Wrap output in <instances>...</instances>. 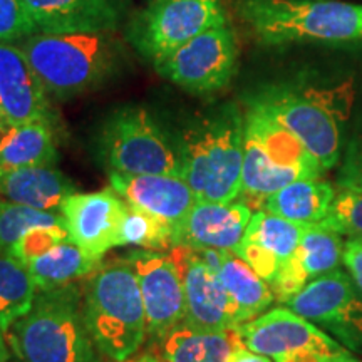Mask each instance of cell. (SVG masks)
<instances>
[{"label":"cell","instance_id":"cell-1","mask_svg":"<svg viewBox=\"0 0 362 362\" xmlns=\"http://www.w3.org/2000/svg\"><path fill=\"white\" fill-rule=\"evenodd\" d=\"M175 139L180 176L198 200H238L245 153V115L238 104L223 103L198 112Z\"/></svg>","mask_w":362,"mask_h":362},{"label":"cell","instance_id":"cell-2","mask_svg":"<svg viewBox=\"0 0 362 362\" xmlns=\"http://www.w3.org/2000/svg\"><path fill=\"white\" fill-rule=\"evenodd\" d=\"M29 59L45 90L59 101L79 96L103 86L121 69L124 44L115 30L103 33H35L22 39Z\"/></svg>","mask_w":362,"mask_h":362},{"label":"cell","instance_id":"cell-3","mask_svg":"<svg viewBox=\"0 0 362 362\" xmlns=\"http://www.w3.org/2000/svg\"><path fill=\"white\" fill-rule=\"evenodd\" d=\"M351 101L347 84H267L247 98V107L265 112L296 134L327 171L341 161Z\"/></svg>","mask_w":362,"mask_h":362},{"label":"cell","instance_id":"cell-4","mask_svg":"<svg viewBox=\"0 0 362 362\" xmlns=\"http://www.w3.org/2000/svg\"><path fill=\"white\" fill-rule=\"evenodd\" d=\"M264 45L362 42V6L337 0H233Z\"/></svg>","mask_w":362,"mask_h":362},{"label":"cell","instance_id":"cell-5","mask_svg":"<svg viewBox=\"0 0 362 362\" xmlns=\"http://www.w3.org/2000/svg\"><path fill=\"white\" fill-rule=\"evenodd\" d=\"M21 362H101L74 285L39 291L34 304L6 330Z\"/></svg>","mask_w":362,"mask_h":362},{"label":"cell","instance_id":"cell-6","mask_svg":"<svg viewBox=\"0 0 362 362\" xmlns=\"http://www.w3.org/2000/svg\"><path fill=\"white\" fill-rule=\"evenodd\" d=\"M83 314L103 357L121 361L139 351L148 336L146 310L138 279L128 262L101 265L90 274Z\"/></svg>","mask_w":362,"mask_h":362},{"label":"cell","instance_id":"cell-7","mask_svg":"<svg viewBox=\"0 0 362 362\" xmlns=\"http://www.w3.org/2000/svg\"><path fill=\"white\" fill-rule=\"evenodd\" d=\"M324 166L296 134L265 112L247 107L242 194L264 203L267 197L304 178H320Z\"/></svg>","mask_w":362,"mask_h":362},{"label":"cell","instance_id":"cell-8","mask_svg":"<svg viewBox=\"0 0 362 362\" xmlns=\"http://www.w3.org/2000/svg\"><path fill=\"white\" fill-rule=\"evenodd\" d=\"M99 155L107 171L180 176L175 134L143 106H121L104 119Z\"/></svg>","mask_w":362,"mask_h":362},{"label":"cell","instance_id":"cell-9","mask_svg":"<svg viewBox=\"0 0 362 362\" xmlns=\"http://www.w3.org/2000/svg\"><path fill=\"white\" fill-rule=\"evenodd\" d=\"M228 24L221 0H149L126 27V40L155 64L197 35Z\"/></svg>","mask_w":362,"mask_h":362},{"label":"cell","instance_id":"cell-10","mask_svg":"<svg viewBox=\"0 0 362 362\" xmlns=\"http://www.w3.org/2000/svg\"><path fill=\"white\" fill-rule=\"evenodd\" d=\"M237 62V37L226 24L188 40L153 67L158 74L188 93L211 94L230 84Z\"/></svg>","mask_w":362,"mask_h":362},{"label":"cell","instance_id":"cell-11","mask_svg":"<svg viewBox=\"0 0 362 362\" xmlns=\"http://www.w3.org/2000/svg\"><path fill=\"white\" fill-rule=\"evenodd\" d=\"M285 305L332 334L347 351H362V297L346 272L336 269L310 280Z\"/></svg>","mask_w":362,"mask_h":362},{"label":"cell","instance_id":"cell-12","mask_svg":"<svg viewBox=\"0 0 362 362\" xmlns=\"http://www.w3.org/2000/svg\"><path fill=\"white\" fill-rule=\"evenodd\" d=\"M235 332L248 349L277 362L297 352H320L329 356L347 352L341 342L287 305L275 307L237 325Z\"/></svg>","mask_w":362,"mask_h":362},{"label":"cell","instance_id":"cell-13","mask_svg":"<svg viewBox=\"0 0 362 362\" xmlns=\"http://www.w3.org/2000/svg\"><path fill=\"white\" fill-rule=\"evenodd\" d=\"M128 202L111 187L72 193L61 206L69 238L90 257L101 260L111 248L124 247L123 226Z\"/></svg>","mask_w":362,"mask_h":362},{"label":"cell","instance_id":"cell-14","mask_svg":"<svg viewBox=\"0 0 362 362\" xmlns=\"http://www.w3.org/2000/svg\"><path fill=\"white\" fill-rule=\"evenodd\" d=\"M141 291L148 336L161 341L185 320V291L180 269L166 252L134 250L126 257Z\"/></svg>","mask_w":362,"mask_h":362},{"label":"cell","instance_id":"cell-15","mask_svg":"<svg viewBox=\"0 0 362 362\" xmlns=\"http://www.w3.org/2000/svg\"><path fill=\"white\" fill-rule=\"evenodd\" d=\"M185 291V322L208 330L237 327L235 310L216 270L202 250L176 245L170 250Z\"/></svg>","mask_w":362,"mask_h":362},{"label":"cell","instance_id":"cell-16","mask_svg":"<svg viewBox=\"0 0 362 362\" xmlns=\"http://www.w3.org/2000/svg\"><path fill=\"white\" fill-rule=\"evenodd\" d=\"M252 215V208L245 202L197 200L187 216L175 226V247L233 252L242 242Z\"/></svg>","mask_w":362,"mask_h":362},{"label":"cell","instance_id":"cell-17","mask_svg":"<svg viewBox=\"0 0 362 362\" xmlns=\"http://www.w3.org/2000/svg\"><path fill=\"white\" fill-rule=\"evenodd\" d=\"M304 228L305 223L259 210L252 215L245 235L233 253L247 262L267 284H272L282 265L297 250Z\"/></svg>","mask_w":362,"mask_h":362},{"label":"cell","instance_id":"cell-18","mask_svg":"<svg viewBox=\"0 0 362 362\" xmlns=\"http://www.w3.org/2000/svg\"><path fill=\"white\" fill-rule=\"evenodd\" d=\"M37 33H103L123 24L129 0H25Z\"/></svg>","mask_w":362,"mask_h":362},{"label":"cell","instance_id":"cell-19","mask_svg":"<svg viewBox=\"0 0 362 362\" xmlns=\"http://www.w3.org/2000/svg\"><path fill=\"white\" fill-rule=\"evenodd\" d=\"M42 81L17 44H0V107L12 126L51 119Z\"/></svg>","mask_w":362,"mask_h":362},{"label":"cell","instance_id":"cell-20","mask_svg":"<svg viewBox=\"0 0 362 362\" xmlns=\"http://www.w3.org/2000/svg\"><path fill=\"white\" fill-rule=\"evenodd\" d=\"M110 187L128 203L144 208L175 226L197 203V194L181 176L131 175L107 171Z\"/></svg>","mask_w":362,"mask_h":362},{"label":"cell","instance_id":"cell-21","mask_svg":"<svg viewBox=\"0 0 362 362\" xmlns=\"http://www.w3.org/2000/svg\"><path fill=\"white\" fill-rule=\"evenodd\" d=\"M202 253L216 270L232 300L237 325L255 319L275 300L270 284L233 252L202 250Z\"/></svg>","mask_w":362,"mask_h":362},{"label":"cell","instance_id":"cell-22","mask_svg":"<svg viewBox=\"0 0 362 362\" xmlns=\"http://www.w3.org/2000/svg\"><path fill=\"white\" fill-rule=\"evenodd\" d=\"M72 193L74 183L56 166L0 170V198L8 202L61 214L62 203Z\"/></svg>","mask_w":362,"mask_h":362},{"label":"cell","instance_id":"cell-23","mask_svg":"<svg viewBox=\"0 0 362 362\" xmlns=\"http://www.w3.org/2000/svg\"><path fill=\"white\" fill-rule=\"evenodd\" d=\"M56 161L57 141L52 119L11 126L0 138V170L54 166Z\"/></svg>","mask_w":362,"mask_h":362},{"label":"cell","instance_id":"cell-24","mask_svg":"<svg viewBox=\"0 0 362 362\" xmlns=\"http://www.w3.org/2000/svg\"><path fill=\"white\" fill-rule=\"evenodd\" d=\"M235 342V329L208 330L183 320L160 341V357L165 362H226Z\"/></svg>","mask_w":362,"mask_h":362},{"label":"cell","instance_id":"cell-25","mask_svg":"<svg viewBox=\"0 0 362 362\" xmlns=\"http://www.w3.org/2000/svg\"><path fill=\"white\" fill-rule=\"evenodd\" d=\"M336 189L327 181L304 178L288 183L267 197L264 210L297 223H320L329 214Z\"/></svg>","mask_w":362,"mask_h":362},{"label":"cell","instance_id":"cell-26","mask_svg":"<svg viewBox=\"0 0 362 362\" xmlns=\"http://www.w3.org/2000/svg\"><path fill=\"white\" fill-rule=\"evenodd\" d=\"M342 235L322 223H307L297 250L287 264L304 282L339 269L342 262Z\"/></svg>","mask_w":362,"mask_h":362},{"label":"cell","instance_id":"cell-27","mask_svg":"<svg viewBox=\"0 0 362 362\" xmlns=\"http://www.w3.org/2000/svg\"><path fill=\"white\" fill-rule=\"evenodd\" d=\"M99 267L101 260L90 257L71 238L27 264L39 291L69 285L74 280L94 274Z\"/></svg>","mask_w":362,"mask_h":362},{"label":"cell","instance_id":"cell-28","mask_svg":"<svg viewBox=\"0 0 362 362\" xmlns=\"http://www.w3.org/2000/svg\"><path fill=\"white\" fill-rule=\"evenodd\" d=\"M37 292L27 265L0 252V329L4 332L33 307Z\"/></svg>","mask_w":362,"mask_h":362},{"label":"cell","instance_id":"cell-29","mask_svg":"<svg viewBox=\"0 0 362 362\" xmlns=\"http://www.w3.org/2000/svg\"><path fill=\"white\" fill-rule=\"evenodd\" d=\"M124 245L166 252L175 247V225L151 211L128 203L123 226Z\"/></svg>","mask_w":362,"mask_h":362},{"label":"cell","instance_id":"cell-30","mask_svg":"<svg viewBox=\"0 0 362 362\" xmlns=\"http://www.w3.org/2000/svg\"><path fill=\"white\" fill-rule=\"evenodd\" d=\"M64 225L61 214L35 210L33 206L0 198V252L8 253L22 235L37 226Z\"/></svg>","mask_w":362,"mask_h":362},{"label":"cell","instance_id":"cell-31","mask_svg":"<svg viewBox=\"0 0 362 362\" xmlns=\"http://www.w3.org/2000/svg\"><path fill=\"white\" fill-rule=\"evenodd\" d=\"M320 223L349 238L362 237V192L339 188L327 216Z\"/></svg>","mask_w":362,"mask_h":362},{"label":"cell","instance_id":"cell-32","mask_svg":"<svg viewBox=\"0 0 362 362\" xmlns=\"http://www.w3.org/2000/svg\"><path fill=\"white\" fill-rule=\"evenodd\" d=\"M66 240H69V233H67L64 225L37 226V228L29 230V232L22 235L7 255L27 265L29 262L47 253L51 248L61 245Z\"/></svg>","mask_w":362,"mask_h":362},{"label":"cell","instance_id":"cell-33","mask_svg":"<svg viewBox=\"0 0 362 362\" xmlns=\"http://www.w3.org/2000/svg\"><path fill=\"white\" fill-rule=\"evenodd\" d=\"M37 33L25 0H0V44H16Z\"/></svg>","mask_w":362,"mask_h":362},{"label":"cell","instance_id":"cell-34","mask_svg":"<svg viewBox=\"0 0 362 362\" xmlns=\"http://www.w3.org/2000/svg\"><path fill=\"white\" fill-rule=\"evenodd\" d=\"M337 187L362 192V121L347 141L342 166L337 173Z\"/></svg>","mask_w":362,"mask_h":362},{"label":"cell","instance_id":"cell-35","mask_svg":"<svg viewBox=\"0 0 362 362\" xmlns=\"http://www.w3.org/2000/svg\"><path fill=\"white\" fill-rule=\"evenodd\" d=\"M342 262L349 270L352 282L362 293V237L349 238L347 242H344Z\"/></svg>","mask_w":362,"mask_h":362},{"label":"cell","instance_id":"cell-36","mask_svg":"<svg viewBox=\"0 0 362 362\" xmlns=\"http://www.w3.org/2000/svg\"><path fill=\"white\" fill-rule=\"evenodd\" d=\"M226 362H277L275 359H272L269 356L260 354V352H255L240 341L237 336V342H235L232 352H230L228 359Z\"/></svg>","mask_w":362,"mask_h":362},{"label":"cell","instance_id":"cell-37","mask_svg":"<svg viewBox=\"0 0 362 362\" xmlns=\"http://www.w3.org/2000/svg\"><path fill=\"white\" fill-rule=\"evenodd\" d=\"M279 362H334V356L320 354V352H297L287 356Z\"/></svg>","mask_w":362,"mask_h":362},{"label":"cell","instance_id":"cell-38","mask_svg":"<svg viewBox=\"0 0 362 362\" xmlns=\"http://www.w3.org/2000/svg\"><path fill=\"white\" fill-rule=\"evenodd\" d=\"M111 362H165V361H163L161 357H156L151 354H133V356L126 357V359L111 361Z\"/></svg>","mask_w":362,"mask_h":362},{"label":"cell","instance_id":"cell-39","mask_svg":"<svg viewBox=\"0 0 362 362\" xmlns=\"http://www.w3.org/2000/svg\"><path fill=\"white\" fill-rule=\"evenodd\" d=\"M11 347H8L6 332L0 329V362H7L11 359Z\"/></svg>","mask_w":362,"mask_h":362},{"label":"cell","instance_id":"cell-40","mask_svg":"<svg viewBox=\"0 0 362 362\" xmlns=\"http://www.w3.org/2000/svg\"><path fill=\"white\" fill-rule=\"evenodd\" d=\"M11 121L7 119V116H6V112L2 111V107H0V138H2L4 134L7 133L8 129H11Z\"/></svg>","mask_w":362,"mask_h":362},{"label":"cell","instance_id":"cell-41","mask_svg":"<svg viewBox=\"0 0 362 362\" xmlns=\"http://www.w3.org/2000/svg\"><path fill=\"white\" fill-rule=\"evenodd\" d=\"M334 362H361L352 357L349 352H344V354H339V356H334Z\"/></svg>","mask_w":362,"mask_h":362}]
</instances>
